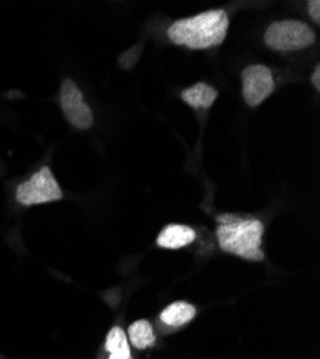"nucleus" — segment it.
I'll use <instances>...</instances> for the list:
<instances>
[{"mask_svg": "<svg viewBox=\"0 0 320 359\" xmlns=\"http://www.w3.org/2000/svg\"><path fill=\"white\" fill-rule=\"evenodd\" d=\"M228 31V16L216 9L180 19L168 27V39L193 50L209 49L223 43Z\"/></svg>", "mask_w": 320, "mask_h": 359, "instance_id": "obj_1", "label": "nucleus"}, {"mask_svg": "<svg viewBox=\"0 0 320 359\" xmlns=\"http://www.w3.org/2000/svg\"><path fill=\"white\" fill-rule=\"evenodd\" d=\"M265 226L257 219H246L235 215L217 217L216 236L220 248L235 256L250 262H263L261 250Z\"/></svg>", "mask_w": 320, "mask_h": 359, "instance_id": "obj_2", "label": "nucleus"}, {"mask_svg": "<svg viewBox=\"0 0 320 359\" xmlns=\"http://www.w3.org/2000/svg\"><path fill=\"white\" fill-rule=\"evenodd\" d=\"M313 29L300 20H280L272 23L265 34L266 45L277 52H293L314 43Z\"/></svg>", "mask_w": 320, "mask_h": 359, "instance_id": "obj_3", "label": "nucleus"}, {"mask_svg": "<svg viewBox=\"0 0 320 359\" xmlns=\"http://www.w3.org/2000/svg\"><path fill=\"white\" fill-rule=\"evenodd\" d=\"M62 197V190L49 167H42L16 190V200L23 205L57 201Z\"/></svg>", "mask_w": 320, "mask_h": 359, "instance_id": "obj_4", "label": "nucleus"}, {"mask_svg": "<svg viewBox=\"0 0 320 359\" xmlns=\"http://www.w3.org/2000/svg\"><path fill=\"white\" fill-rule=\"evenodd\" d=\"M61 107L68 121L78 130H90L94 124V115L85 102L83 94L72 79H65L61 88Z\"/></svg>", "mask_w": 320, "mask_h": 359, "instance_id": "obj_5", "label": "nucleus"}, {"mask_svg": "<svg viewBox=\"0 0 320 359\" xmlns=\"http://www.w3.org/2000/svg\"><path fill=\"white\" fill-rule=\"evenodd\" d=\"M243 98L249 107H257L272 95L276 88L272 71L265 65H250L242 74Z\"/></svg>", "mask_w": 320, "mask_h": 359, "instance_id": "obj_6", "label": "nucleus"}, {"mask_svg": "<svg viewBox=\"0 0 320 359\" xmlns=\"http://www.w3.org/2000/svg\"><path fill=\"white\" fill-rule=\"evenodd\" d=\"M195 231L184 224H168L157 238V245L162 249L177 250L191 245L195 241Z\"/></svg>", "mask_w": 320, "mask_h": 359, "instance_id": "obj_7", "label": "nucleus"}, {"mask_svg": "<svg viewBox=\"0 0 320 359\" xmlns=\"http://www.w3.org/2000/svg\"><path fill=\"white\" fill-rule=\"evenodd\" d=\"M217 97H218L217 89L202 82L184 89L181 94V98L186 104H188L193 108H202V109L210 108L217 100Z\"/></svg>", "mask_w": 320, "mask_h": 359, "instance_id": "obj_8", "label": "nucleus"}, {"mask_svg": "<svg viewBox=\"0 0 320 359\" xmlns=\"http://www.w3.org/2000/svg\"><path fill=\"white\" fill-rule=\"evenodd\" d=\"M197 315V309L188 302H174L161 312V320L168 326H183L191 322Z\"/></svg>", "mask_w": 320, "mask_h": 359, "instance_id": "obj_9", "label": "nucleus"}, {"mask_svg": "<svg viewBox=\"0 0 320 359\" xmlns=\"http://www.w3.org/2000/svg\"><path fill=\"white\" fill-rule=\"evenodd\" d=\"M128 337L131 344L137 349L151 348L155 345V341H157L153 325L145 319H139L128 327Z\"/></svg>", "mask_w": 320, "mask_h": 359, "instance_id": "obj_10", "label": "nucleus"}, {"mask_svg": "<svg viewBox=\"0 0 320 359\" xmlns=\"http://www.w3.org/2000/svg\"><path fill=\"white\" fill-rule=\"evenodd\" d=\"M105 348L111 353L109 359H132L127 334L120 326H113L111 329L106 337Z\"/></svg>", "mask_w": 320, "mask_h": 359, "instance_id": "obj_11", "label": "nucleus"}, {"mask_svg": "<svg viewBox=\"0 0 320 359\" xmlns=\"http://www.w3.org/2000/svg\"><path fill=\"white\" fill-rule=\"evenodd\" d=\"M309 15L316 23H320V2L319 0L309 2Z\"/></svg>", "mask_w": 320, "mask_h": 359, "instance_id": "obj_12", "label": "nucleus"}, {"mask_svg": "<svg viewBox=\"0 0 320 359\" xmlns=\"http://www.w3.org/2000/svg\"><path fill=\"white\" fill-rule=\"evenodd\" d=\"M312 82H313L314 88L319 91V89H320V65H317L314 68V72L312 74Z\"/></svg>", "mask_w": 320, "mask_h": 359, "instance_id": "obj_13", "label": "nucleus"}]
</instances>
